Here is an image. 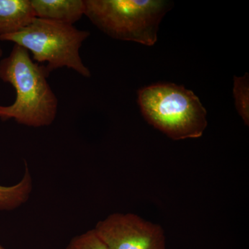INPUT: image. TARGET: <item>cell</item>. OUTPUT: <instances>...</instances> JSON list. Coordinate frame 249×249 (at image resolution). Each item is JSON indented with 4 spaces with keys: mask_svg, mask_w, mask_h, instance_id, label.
Returning <instances> with one entry per match:
<instances>
[{
    "mask_svg": "<svg viewBox=\"0 0 249 249\" xmlns=\"http://www.w3.org/2000/svg\"><path fill=\"white\" fill-rule=\"evenodd\" d=\"M49 73L35 62L27 49L14 45L11 53L0 61V79L14 87L16 101L0 106V119H14L28 127L51 125L55 121L58 100L49 85Z\"/></svg>",
    "mask_w": 249,
    "mask_h": 249,
    "instance_id": "obj_1",
    "label": "cell"
},
{
    "mask_svg": "<svg viewBox=\"0 0 249 249\" xmlns=\"http://www.w3.org/2000/svg\"><path fill=\"white\" fill-rule=\"evenodd\" d=\"M148 124L173 140L199 138L208 125L207 111L193 91L173 83H157L138 91Z\"/></svg>",
    "mask_w": 249,
    "mask_h": 249,
    "instance_id": "obj_2",
    "label": "cell"
},
{
    "mask_svg": "<svg viewBox=\"0 0 249 249\" xmlns=\"http://www.w3.org/2000/svg\"><path fill=\"white\" fill-rule=\"evenodd\" d=\"M85 16L116 40L153 46L160 22L170 10L161 0H85Z\"/></svg>",
    "mask_w": 249,
    "mask_h": 249,
    "instance_id": "obj_3",
    "label": "cell"
},
{
    "mask_svg": "<svg viewBox=\"0 0 249 249\" xmlns=\"http://www.w3.org/2000/svg\"><path fill=\"white\" fill-rule=\"evenodd\" d=\"M88 31L80 30L71 24L35 18L22 30L1 36L0 40L14 42L32 54L37 63L47 64V71L67 67L85 78L91 71L80 55L83 42L89 37Z\"/></svg>",
    "mask_w": 249,
    "mask_h": 249,
    "instance_id": "obj_4",
    "label": "cell"
},
{
    "mask_svg": "<svg viewBox=\"0 0 249 249\" xmlns=\"http://www.w3.org/2000/svg\"><path fill=\"white\" fill-rule=\"evenodd\" d=\"M93 229L107 249H165L162 227L135 214H111Z\"/></svg>",
    "mask_w": 249,
    "mask_h": 249,
    "instance_id": "obj_5",
    "label": "cell"
},
{
    "mask_svg": "<svg viewBox=\"0 0 249 249\" xmlns=\"http://www.w3.org/2000/svg\"><path fill=\"white\" fill-rule=\"evenodd\" d=\"M36 18L73 25L85 16V0H31Z\"/></svg>",
    "mask_w": 249,
    "mask_h": 249,
    "instance_id": "obj_6",
    "label": "cell"
},
{
    "mask_svg": "<svg viewBox=\"0 0 249 249\" xmlns=\"http://www.w3.org/2000/svg\"><path fill=\"white\" fill-rule=\"evenodd\" d=\"M35 18L31 0H0V37L22 30Z\"/></svg>",
    "mask_w": 249,
    "mask_h": 249,
    "instance_id": "obj_7",
    "label": "cell"
},
{
    "mask_svg": "<svg viewBox=\"0 0 249 249\" xmlns=\"http://www.w3.org/2000/svg\"><path fill=\"white\" fill-rule=\"evenodd\" d=\"M32 178L27 163L22 179L11 186L0 185V211H13L27 202L32 191Z\"/></svg>",
    "mask_w": 249,
    "mask_h": 249,
    "instance_id": "obj_8",
    "label": "cell"
},
{
    "mask_svg": "<svg viewBox=\"0 0 249 249\" xmlns=\"http://www.w3.org/2000/svg\"><path fill=\"white\" fill-rule=\"evenodd\" d=\"M233 94L236 109L245 124H249V79L248 73L234 77Z\"/></svg>",
    "mask_w": 249,
    "mask_h": 249,
    "instance_id": "obj_9",
    "label": "cell"
},
{
    "mask_svg": "<svg viewBox=\"0 0 249 249\" xmlns=\"http://www.w3.org/2000/svg\"><path fill=\"white\" fill-rule=\"evenodd\" d=\"M66 249H107L94 229L73 237Z\"/></svg>",
    "mask_w": 249,
    "mask_h": 249,
    "instance_id": "obj_10",
    "label": "cell"
},
{
    "mask_svg": "<svg viewBox=\"0 0 249 249\" xmlns=\"http://www.w3.org/2000/svg\"><path fill=\"white\" fill-rule=\"evenodd\" d=\"M3 55V51L2 49H1V46H0V58H1Z\"/></svg>",
    "mask_w": 249,
    "mask_h": 249,
    "instance_id": "obj_11",
    "label": "cell"
},
{
    "mask_svg": "<svg viewBox=\"0 0 249 249\" xmlns=\"http://www.w3.org/2000/svg\"><path fill=\"white\" fill-rule=\"evenodd\" d=\"M0 249H4V247H2V246L0 245Z\"/></svg>",
    "mask_w": 249,
    "mask_h": 249,
    "instance_id": "obj_12",
    "label": "cell"
}]
</instances>
